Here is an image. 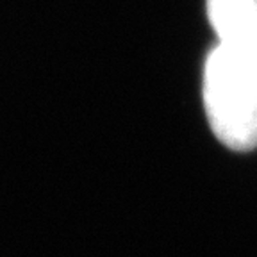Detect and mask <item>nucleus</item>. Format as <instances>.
Listing matches in <instances>:
<instances>
[{
  "label": "nucleus",
  "mask_w": 257,
  "mask_h": 257,
  "mask_svg": "<svg viewBox=\"0 0 257 257\" xmlns=\"http://www.w3.org/2000/svg\"><path fill=\"white\" fill-rule=\"evenodd\" d=\"M204 64V107L214 136L230 150L257 147V20L213 29Z\"/></svg>",
  "instance_id": "f257e3e1"
}]
</instances>
